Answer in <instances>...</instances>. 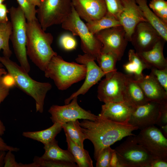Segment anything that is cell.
Returning a JSON list of instances; mask_svg holds the SVG:
<instances>
[{
	"label": "cell",
	"instance_id": "17",
	"mask_svg": "<svg viewBox=\"0 0 167 167\" xmlns=\"http://www.w3.org/2000/svg\"><path fill=\"white\" fill-rule=\"evenodd\" d=\"M71 2L80 18L87 22L99 19L107 12L104 0H71Z\"/></svg>",
	"mask_w": 167,
	"mask_h": 167
},
{
	"label": "cell",
	"instance_id": "38",
	"mask_svg": "<svg viewBox=\"0 0 167 167\" xmlns=\"http://www.w3.org/2000/svg\"><path fill=\"white\" fill-rule=\"evenodd\" d=\"M151 72L157 81L167 92V68L163 69H159L151 68Z\"/></svg>",
	"mask_w": 167,
	"mask_h": 167
},
{
	"label": "cell",
	"instance_id": "50",
	"mask_svg": "<svg viewBox=\"0 0 167 167\" xmlns=\"http://www.w3.org/2000/svg\"><path fill=\"white\" fill-rule=\"evenodd\" d=\"M7 74V72L4 68L0 67V77Z\"/></svg>",
	"mask_w": 167,
	"mask_h": 167
},
{
	"label": "cell",
	"instance_id": "46",
	"mask_svg": "<svg viewBox=\"0 0 167 167\" xmlns=\"http://www.w3.org/2000/svg\"><path fill=\"white\" fill-rule=\"evenodd\" d=\"M6 154V151H0V167H3L4 159Z\"/></svg>",
	"mask_w": 167,
	"mask_h": 167
},
{
	"label": "cell",
	"instance_id": "8",
	"mask_svg": "<svg viewBox=\"0 0 167 167\" xmlns=\"http://www.w3.org/2000/svg\"><path fill=\"white\" fill-rule=\"evenodd\" d=\"M71 0H41L36 9L37 19L45 31L53 25L62 24L71 14Z\"/></svg>",
	"mask_w": 167,
	"mask_h": 167
},
{
	"label": "cell",
	"instance_id": "28",
	"mask_svg": "<svg viewBox=\"0 0 167 167\" xmlns=\"http://www.w3.org/2000/svg\"><path fill=\"white\" fill-rule=\"evenodd\" d=\"M86 24L90 31L94 35L102 30L121 25L118 19L107 13L101 18L87 22Z\"/></svg>",
	"mask_w": 167,
	"mask_h": 167
},
{
	"label": "cell",
	"instance_id": "47",
	"mask_svg": "<svg viewBox=\"0 0 167 167\" xmlns=\"http://www.w3.org/2000/svg\"><path fill=\"white\" fill-rule=\"evenodd\" d=\"M5 131V127L3 122L0 119V136H2L4 134Z\"/></svg>",
	"mask_w": 167,
	"mask_h": 167
},
{
	"label": "cell",
	"instance_id": "23",
	"mask_svg": "<svg viewBox=\"0 0 167 167\" xmlns=\"http://www.w3.org/2000/svg\"><path fill=\"white\" fill-rule=\"evenodd\" d=\"M129 62L124 64L123 67L127 74L132 75L137 80L143 77L142 72L146 69H151L134 50H129L128 53Z\"/></svg>",
	"mask_w": 167,
	"mask_h": 167
},
{
	"label": "cell",
	"instance_id": "11",
	"mask_svg": "<svg viewBox=\"0 0 167 167\" xmlns=\"http://www.w3.org/2000/svg\"><path fill=\"white\" fill-rule=\"evenodd\" d=\"M127 74L117 71L102 80L97 89V97L104 103L123 101Z\"/></svg>",
	"mask_w": 167,
	"mask_h": 167
},
{
	"label": "cell",
	"instance_id": "44",
	"mask_svg": "<svg viewBox=\"0 0 167 167\" xmlns=\"http://www.w3.org/2000/svg\"><path fill=\"white\" fill-rule=\"evenodd\" d=\"M19 150V149L18 148L8 145L0 136V151H10L12 152H17Z\"/></svg>",
	"mask_w": 167,
	"mask_h": 167
},
{
	"label": "cell",
	"instance_id": "45",
	"mask_svg": "<svg viewBox=\"0 0 167 167\" xmlns=\"http://www.w3.org/2000/svg\"><path fill=\"white\" fill-rule=\"evenodd\" d=\"M110 165V167H122L121 165L119 162L115 151L112 155Z\"/></svg>",
	"mask_w": 167,
	"mask_h": 167
},
{
	"label": "cell",
	"instance_id": "18",
	"mask_svg": "<svg viewBox=\"0 0 167 167\" xmlns=\"http://www.w3.org/2000/svg\"><path fill=\"white\" fill-rule=\"evenodd\" d=\"M136 81L148 101L159 104L167 103V92L152 74Z\"/></svg>",
	"mask_w": 167,
	"mask_h": 167
},
{
	"label": "cell",
	"instance_id": "4",
	"mask_svg": "<svg viewBox=\"0 0 167 167\" xmlns=\"http://www.w3.org/2000/svg\"><path fill=\"white\" fill-rule=\"evenodd\" d=\"M86 71L84 65L67 62L58 55L51 58L44 71L45 76L53 79L61 90L84 79Z\"/></svg>",
	"mask_w": 167,
	"mask_h": 167
},
{
	"label": "cell",
	"instance_id": "22",
	"mask_svg": "<svg viewBox=\"0 0 167 167\" xmlns=\"http://www.w3.org/2000/svg\"><path fill=\"white\" fill-rule=\"evenodd\" d=\"M146 21L156 30L160 36L167 41V24L157 17L150 9L147 0H135Z\"/></svg>",
	"mask_w": 167,
	"mask_h": 167
},
{
	"label": "cell",
	"instance_id": "10",
	"mask_svg": "<svg viewBox=\"0 0 167 167\" xmlns=\"http://www.w3.org/2000/svg\"><path fill=\"white\" fill-rule=\"evenodd\" d=\"M95 35L102 45L101 52L112 53L118 61L121 59L129 41L121 25L102 30Z\"/></svg>",
	"mask_w": 167,
	"mask_h": 167
},
{
	"label": "cell",
	"instance_id": "12",
	"mask_svg": "<svg viewBox=\"0 0 167 167\" xmlns=\"http://www.w3.org/2000/svg\"><path fill=\"white\" fill-rule=\"evenodd\" d=\"M77 98H73L69 103L64 105H52L48 112L51 115L50 118L52 122L62 124L79 119L95 120L97 116L81 108L78 104Z\"/></svg>",
	"mask_w": 167,
	"mask_h": 167
},
{
	"label": "cell",
	"instance_id": "41",
	"mask_svg": "<svg viewBox=\"0 0 167 167\" xmlns=\"http://www.w3.org/2000/svg\"><path fill=\"white\" fill-rule=\"evenodd\" d=\"M9 13V10L7 8L6 4H0V22L5 23L8 21L7 13Z\"/></svg>",
	"mask_w": 167,
	"mask_h": 167
},
{
	"label": "cell",
	"instance_id": "42",
	"mask_svg": "<svg viewBox=\"0 0 167 167\" xmlns=\"http://www.w3.org/2000/svg\"><path fill=\"white\" fill-rule=\"evenodd\" d=\"M2 80L5 84L10 88L15 86V82L13 77L9 73L2 76Z\"/></svg>",
	"mask_w": 167,
	"mask_h": 167
},
{
	"label": "cell",
	"instance_id": "25",
	"mask_svg": "<svg viewBox=\"0 0 167 167\" xmlns=\"http://www.w3.org/2000/svg\"><path fill=\"white\" fill-rule=\"evenodd\" d=\"M62 129L61 124L55 122L46 129L35 131H24L22 135L25 137L41 142L45 145L54 140L57 135Z\"/></svg>",
	"mask_w": 167,
	"mask_h": 167
},
{
	"label": "cell",
	"instance_id": "43",
	"mask_svg": "<svg viewBox=\"0 0 167 167\" xmlns=\"http://www.w3.org/2000/svg\"><path fill=\"white\" fill-rule=\"evenodd\" d=\"M167 160L161 158H154L151 163L149 167H167Z\"/></svg>",
	"mask_w": 167,
	"mask_h": 167
},
{
	"label": "cell",
	"instance_id": "5",
	"mask_svg": "<svg viewBox=\"0 0 167 167\" xmlns=\"http://www.w3.org/2000/svg\"><path fill=\"white\" fill-rule=\"evenodd\" d=\"M12 29L10 36L16 57L21 67L27 72L30 70L26 52V19L19 6L9 9Z\"/></svg>",
	"mask_w": 167,
	"mask_h": 167
},
{
	"label": "cell",
	"instance_id": "39",
	"mask_svg": "<svg viewBox=\"0 0 167 167\" xmlns=\"http://www.w3.org/2000/svg\"><path fill=\"white\" fill-rule=\"evenodd\" d=\"M160 104V114L156 124L159 127L167 125V103Z\"/></svg>",
	"mask_w": 167,
	"mask_h": 167
},
{
	"label": "cell",
	"instance_id": "9",
	"mask_svg": "<svg viewBox=\"0 0 167 167\" xmlns=\"http://www.w3.org/2000/svg\"><path fill=\"white\" fill-rule=\"evenodd\" d=\"M137 143L155 158L167 160V138L153 125L141 130L135 136Z\"/></svg>",
	"mask_w": 167,
	"mask_h": 167
},
{
	"label": "cell",
	"instance_id": "21",
	"mask_svg": "<svg viewBox=\"0 0 167 167\" xmlns=\"http://www.w3.org/2000/svg\"><path fill=\"white\" fill-rule=\"evenodd\" d=\"M166 41L162 38L160 39L150 49L137 53L151 68L159 69L167 68V60L164 55L163 48Z\"/></svg>",
	"mask_w": 167,
	"mask_h": 167
},
{
	"label": "cell",
	"instance_id": "48",
	"mask_svg": "<svg viewBox=\"0 0 167 167\" xmlns=\"http://www.w3.org/2000/svg\"><path fill=\"white\" fill-rule=\"evenodd\" d=\"M159 129L163 134L167 138V125L164 126L160 127Z\"/></svg>",
	"mask_w": 167,
	"mask_h": 167
},
{
	"label": "cell",
	"instance_id": "40",
	"mask_svg": "<svg viewBox=\"0 0 167 167\" xmlns=\"http://www.w3.org/2000/svg\"><path fill=\"white\" fill-rule=\"evenodd\" d=\"M10 89L3 82L2 76L0 77V105L9 94Z\"/></svg>",
	"mask_w": 167,
	"mask_h": 167
},
{
	"label": "cell",
	"instance_id": "16",
	"mask_svg": "<svg viewBox=\"0 0 167 167\" xmlns=\"http://www.w3.org/2000/svg\"><path fill=\"white\" fill-rule=\"evenodd\" d=\"M123 10L119 21L123 28L129 41L136 25L140 22H147L135 0H121Z\"/></svg>",
	"mask_w": 167,
	"mask_h": 167
},
{
	"label": "cell",
	"instance_id": "30",
	"mask_svg": "<svg viewBox=\"0 0 167 167\" xmlns=\"http://www.w3.org/2000/svg\"><path fill=\"white\" fill-rule=\"evenodd\" d=\"M10 21L0 22V50L2 49L4 56L10 58L12 54L9 45V40L11 32ZM2 64L0 62V67Z\"/></svg>",
	"mask_w": 167,
	"mask_h": 167
},
{
	"label": "cell",
	"instance_id": "2",
	"mask_svg": "<svg viewBox=\"0 0 167 167\" xmlns=\"http://www.w3.org/2000/svg\"><path fill=\"white\" fill-rule=\"evenodd\" d=\"M26 52L32 61L44 71L51 58L57 54L51 47L54 38L46 32L38 20L26 23Z\"/></svg>",
	"mask_w": 167,
	"mask_h": 167
},
{
	"label": "cell",
	"instance_id": "37",
	"mask_svg": "<svg viewBox=\"0 0 167 167\" xmlns=\"http://www.w3.org/2000/svg\"><path fill=\"white\" fill-rule=\"evenodd\" d=\"M59 44L64 50L71 51L76 49L77 43L75 38L71 35L65 33L62 34L59 39Z\"/></svg>",
	"mask_w": 167,
	"mask_h": 167
},
{
	"label": "cell",
	"instance_id": "20",
	"mask_svg": "<svg viewBox=\"0 0 167 167\" xmlns=\"http://www.w3.org/2000/svg\"><path fill=\"white\" fill-rule=\"evenodd\" d=\"M127 75V79L123 93V101L135 109L149 101L133 76Z\"/></svg>",
	"mask_w": 167,
	"mask_h": 167
},
{
	"label": "cell",
	"instance_id": "36",
	"mask_svg": "<svg viewBox=\"0 0 167 167\" xmlns=\"http://www.w3.org/2000/svg\"><path fill=\"white\" fill-rule=\"evenodd\" d=\"M12 152L9 151L6 153L4 159V167H39L35 162L29 164L18 163Z\"/></svg>",
	"mask_w": 167,
	"mask_h": 167
},
{
	"label": "cell",
	"instance_id": "31",
	"mask_svg": "<svg viewBox=\"0 0 167 167\" xmlns=\"http://www.w3.org/2000/svg\"><path fill=\"white\" fill-rule=\"evenodd\" d=\"M155 14L167 24V2L165 0H151L148 5Z\"/></svg>",
	"mask_w": 167,
	"mask_h": 167
},
{
	"label": "cell",
	"instance_id": "15",
	"mask_svg": "<svg viewBox=\"0 0 167 167\" xmlns=\"http://www.w3.org/2000/svg\"><path fill=\"white\" fill-rule=\"evenodd\" d=\"M162 38L156 30L146 21L139 23L132 35L131 42L137 53L151 49Z\"/></svg>",
	"mask_w": 167,
	"mask_h": 167
},
{
	"label": "cell",
	"instance_id": "29",
	"mask_svg": "<svg viewBox=\"0 0 167 167\" xmlns=\"http://www.w3.org/2000/svg\"><path fill=\"white\" fill-rule=\"evenodd\" d=\"M96 60L98 66L104 73L105 78L110 76L117 71L116 64L117 59L112 53L101 52Z\"/></svg>",
	"mask_w": 167,
	"mask_h": 167
},
{
	"label": "cell",
	"instance_id": "34",
	"mask_svg": "<svg viewBox=\"0 0 167 167\" xmlns=\"http://www.w3.org/2000/svg\"><path fill=\"white\" fill-rule=\"evenodd\" d=\"M114 152L110 146L103 149L98 156L96 161V167H110V163L112 155Z\"/></svg>",
	"mask_w": 167,
	"mask_h": 167
},
{
	"label": "cell",
	"instance_id": "27",
	"mask_svg": "<svg viewBox=\"0 0 167 167\" xmlns=\"http://www.w3.org/2000/svg\"><path fill=\"white\" fill-rule=\"evenodd\" d=\"M78 120L71 121L62 124L65 133L76 144L84 148V142L86 139L82 131Z\"/></svg>",
	"mask_w": 167,
	"mask_h": 167
},
{
	"label": "cell",
	"instance_id": "49",
	"mask_svg": "<svg viewBox=\"0 0 167 167\" xmlns=\"http://www.w3.org/2000/svg\"><path fill=\"white\" fill-rule=\"evenodd\" d=\"M30 2L35 6L39 7L40 4L41 0H29Z\"/></svg>",
	"mask_w": 167,
	"mask_h": 167
},
{
	"label": "cell",
	"instance_id": "6",
	"mask_svg": "<svg viewBox=\"0 0 167 167\" xmlns=\"http://www.w3.org/2000/svg\"><path fill=\"white\" fill-rule=\"evenodd\" d=\"M61 25L62 28L71 31L73 36L79 37L81 40V47L83 52L92 56L96 60L101 52L102 45L95 35L90 31L73 5L71 14Z\"/></svg>",
	"mask_w": 167,
	"mask_h": 167
},
{
	"label": "cell",
	"instance_id": "1",
	"mask_svg": "<svg viewBox=\"0 0 167 167\" xmlns=\"http://www.w3.org/2000/svg\"><path fill=\"white\" fill-rule=\"evenodd\" d=\"M79 123L86 139L93 144L96 160L103 149L126 137L135 135L133 131L138 129L129 123L115 122L99 115L94 121L84 119Z\"/></svg>",
	"mask_w": 167,
	"mask_h": 167
},
{
	"label": "cell",
	"instance_id": "35",
	"mask_svg": "<svg viewBox=\"0 0 167 167\" xmlns=\"http://www.w3.org/2000/svg\"><path fill=\"white\" fill-rule=\"evenodd\" d=\"M108 13L113 15L119 20L120 14L123 10L121 0H104Z\"/></svg>",
	"mask_w": 167,
	"mask_h": 167
},
{
	"label": "cell",
	"instance_id": "51",
	"mask_svg": "<svg viewBox=\"0 0 167 167\" xmlns=\"http://www.w3.org/2000/svg\"><path fill=\"white\" fill-rule=\"evenodd\" d=\"M6 0H0V4L3 3V2Z\"/></svg>",
	"mask_w": 167,
	"mask_h": 167
},
{
	"label": "cell",
	"instance_id": "32",
	"mask_svg": "<svg viewBox=\"0 0 167 167\" xmlns=\"http://www.w3.org/2000/svg\"><path fill=\"white\" fill-rule=\"evenodd\" d=\"M33 161L40 167H77L76 164L69 162L62 161L52 160L45 159L36 156Z\"/></svg>",
	"mask_w": 167,
	"mask_h": 167
},
{
	"label": "cell",
	"instance_id": "19",
	"mask_svg": "<svg viewBox=\"0 0 167 167\" xmlns=\"http://www.w3.org/2000/svg\"><path fill=\"white\" fill-rule=\"evenodd\" d=\"M134 109L124 101L110 102L102 105L99 115L115 122L127 124Z\"/></svg>",
	"mask_w": 167,
	"mask_h": 167
},
{
	"label": "cell",
	"instance_id": "3",
	"mask_svg": "<svg viewBox=\"0 0 167 167\" xmlns=\"http://www.w3.org/2000/svg\"><path fill=\"white\" fill-rule=\"evenodd\" d=\"M0 62L14 78L15 86L35 100L36 112L42 113L46 94L52 88L51 84L34 80L20 66L9 58L0 57Z\"/></svg>",
	"mask_w": 167,
	"mask_h": 167
},
{
	"label": "cell",
	"instance_id": "7",
	"mask_svg": "<svg viewBox=\"0 0 167 167\" xmlns=\"http://www.w3.org/2000/svg\"><path fill=\"white\" fill-rule=\"evenodd\" d=\"M135 135L128 136L114 149L119 162L122 167H149L155 158L137 143Z\"/></svg>",
	"mask_w": 167,
	"mask_h": 167
},
{
	"label": "cell",
	"instance_id": "14",
	"mask_svg": "<svg viewBox=\"0 0 167 167\" xmlns=\"http://www.w3.org/2000/svg\"><path fill=\"white\" fill-rule=\"evenodd\" d=\"M160 114V104L149 101L136 108L128 123L140 130L156 125Z\"/></svg>",
	"mask_w": 167,
	"mask_h": 167
},
{
	"label": "cell",
	"instance_id": "33",
	"mask_svg": "<svg viewBox=\"0 0 167 167\" xmlns=\"http://www.w3.org/2000/svg\"><path fill=\"white\" fill-rule=\"evenodd\" d=\"M19 6L23 12L27 21L38 20L36 16V9L29 0H16Z\"/></svg>",
	"mask_w": 167,
	"mask_h": 167
},
{
	"label": "cell",
	"instance_id": "26",
	"mask_svg": "<svg viewBox=\"0 0 167 167\" xmlns=\"http://www.w3.org/2000/svg\"><path fill=\"white\" fill-rule=\"evenodd\" d=\"M68 150L74 157L78 167H93L92 161L88 152L74 143L65 134Z\"/></svg>",
	"mask_w": 167,
	"mask_h": 167
},
{
	"label": "cell",
	"instance_id": "13",
	"mask_svg": "<svg viewBox=\"0 0 167 167\" xmlns=\"http://www.w3.org/2000/svg\"><path fill=\"white\" fill-rule=\"evenodd\" d=\"M77 63L84 65L86 71L85 80L82 85L76 91L64 101L65 104L69 103L74 98L85 94L93 86L105 75L104 73L95 62L92 56L86 54H79L75 59Z\"/></svg>",
	"mask_w": 167,
	"mask_h": 167
},
{
	"label": "cell",
	"instance_id": "24",
	"mask_svg": "<svg viewBox=\"0 0 167 167\" xmlns=\"http://www.w3.org/2000/svg\"><path fill=\"white\" fill-rule=\"evenodd\" d=\"M44 146L45 152L41 156L42 158L76 163L74 157L70 152L68 150H64L60 148L55 139Z\"/></svg>",
	"mask_w": 167,
	"mask_h": 167
}]
</instances>
